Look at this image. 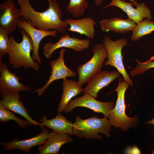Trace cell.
Wrapping results in <instances>:
<instances>
[{
	"instance_id": "1",
	"label": "cell",
	"mask_w": 154,
	"mask_h": 154,
	"mask_svg": "<svg viewBox=\"0 0 154 154\" xmlns=\"http://www.w3.org/2000/svg\"><path fill=\"white\" fill-rule=\"evenodd\" d=\"M47 0L48 7L42 12L35 10L29 0L17 1L20 7V15L27 21H29L38 29L46 31L52 29L64 33L69 25L65 20L61 19L62 12L58 2L56 0Z\"/></svg>"
},
{
	"instance_id": "2",
	"label": "cell",
	"mask_w": 154,
	"mask_h": 154,
	"mask_svg": "<svg viewBox=\"0 0 154 154\" xmlns=\"http://www.w3.org/2000/svg\"><path fill=\"white\" fill-rule=\"evenodd\" d=\"M20 32L23 37L20 42H17L12 35L10 36V51L8 54V61L15 68H20L22 67L27 69L31 68L38 71L40 64L35 62L31 56V52L33 49L32 39L24 30L21 29Z\"/></svg>"
},
{
	"instance_id": "3",
	"label": "cell",
	"mask_w": 154,
	"mask_h": 154,
	"mask_svg": "<svg viewBox=\"0 0 154 154\" xmlns=\"http://www.w3.org/2000/svg\"><path fill=\"white\" fill-rule=\"evenodd\" d=\"M112 126L109 119L105 117L99 118L94 116L82 119L78 115L76 116L75 121L73 124V135L80 138L100 140L103 138L102 136L98 134L101 133L109 138L111 136Z\"/></svg>"
},
{
	"instance_id": "4",
	"label": "cell",
	"mask_w": 154,
	"mask_h": 154,
	"mask_svg": "<svg viewBox=\"0 0 154 154\" xmlns=\"http://www.w3.org/2000/svg\"><path fill=\"white\" fill-rule=\"evenodd\" d=\"M129 85L127 82L121 78L117 87L109 93L116 92L117 97L116 105L110 111L108 118L113 127H120L121 130L125 131H127L129 128L134 126L137 121L136 116L130 117L125 114V94Z\"/></svg>"
},
{
	"instance_id": "5",
	"label": "cell",
	"mask_w": 154,
	"mask_h": 154,
	"mask_svg": "<svg viewBox=\"0 0 154 154\" xmlns=\"http://www.w3.org/2000/svg\"><path fill=\"white\" fill-rule=\"evenodd\" d=\"M103 42L107 52V60L104 62L106 66H110L116 68L122 75L123 80L132 86L133 82L127 72L123 62L122 48L128 45L127 40L125 38L113 41L108 36H105Z\"/></svg>"
},
{
	"instance_id": "6",
	"label": "cell",
	"mask_w": 154,
	"mask_h": 154,
	"mask_svg": "<svg viewBox=\"0 0 154 154\" xmlns=\"http://www.w3.org/2000/svg\"><path fill=\"white\" fill-rule=\"evenodd\" d=\"M92 51L93 54L91 59L77 68L78 76V82L81 86L88 83L101 71L104 60L107 57V52L104 44H96L93 47Z\"/></svg>"
},
{
	"instance_id": "7",
	"label": "cell",
	"mask_w": 154,
	"mask_h": 154,
	"mask_svg": "<svg viewBox=\"0 0 154 154\" xmlns=\"http://www.w3.org/2000/svg\"><path fill=\"white\" fill-rule=\"evenodd\" d=\"M114 102H100L88 94H84L80 97L71 100L68 104L64 112L67 114L76 107H86L93 110L94 112L102 113L104 117L108 118L110 111L114 107Z\"/></svg>"
},
{
	"instance_id": "8",
	"label": "cell",
	"mask_w": 154,
	"mask_h": 154,
	"mask_svg": "<svg viewBox=\"0 0 154 154\" xmlns=\"http://www.w3.org/2000/svg\"><path fill=\"white\" fill-rule=\"evenodd\" d=\"M90 43L89 39L71 37L66 33L62 35L55 43L52 42L46 43L42 48L43 54L46 58L49 59L55 50L60 48H66L72 49L76 52H79L88 48Z\"/></svg>"
},
{
	"instance_id": "9",
	"label": "cell",
	"mask_w": 154,
	"mask_h": 154,
	"mask_svg": "<svg viewBox=\"0 0 154 154\" xmlns=\"http://www.w3.org/2000/svg\"><path fill=\"white\" fill-rule=\"evenodd\" d=\"M0 93L1 96L19 92L30 91L31 88L20 82V78L12 72L7 64L0 63Z\"/></svg>"
},
{
	"instance_id": "10",
	"label": "cell",
	"mask_w": 154,
	"mask_h": 154,
	"mask_svg": "<svg viewBox=\"0 0 154 154\" xmlns=\"http://www.w3.org/2000/svg\"><path fill=\"white\" fill-rule=\"evenodd\" d=\"M65 51V49L62 48L60 50L58 58L56 60L50 61L51 74L48 80L43 87L32 93L37 92L38 96H41L54 81L60 79L63 80L67 77H73L76 75V73L68 68L64 63V55Z\"/></svg>"
},
{
	"instance_id": "11",
	"label": "cell",
	"mask_w": 154,
	"mask_h": 154,
	"mask_svg": "<svg viewBox=\"0 0 154 154\" xmlns=\"http://www.w3.org/2000/svg\"><path fill=\"white\" fill-rule=\"evenodd\" d=\"M18 27L19 29L25 30L29 35L33 46L32 58L34 60L41 64V60L38 53L39 44L41 40L46 36H56L58 32L55 30L46 31L38 29L34 27L29 21H27L22 17L19 20Z\"/></svg>"
},
{
	"instance_id": "12",
	"label": "cell",
	"mask_w": 154,
	"mask_h": 154,
	"mask_svg": "<svg viewBox=\"0 0 154 154\" xmlns=\"http://www.w3.org/2000/svg\"><path fill=\"white\" fill-rule=\"evenodd\" d=\"M132 3L126 2L120 0H112L111 3L104 6L105 9L111 6L117 7L124 11L127 15L128 18L137 24L145 18L151 20L152 16L151 11L144 3H138L136 5V8L133 7Z\"/></svg>"
},
{
	"instance_id": "13",
	"label": "cell",
	"mask_w": 154,
	"mask_h": 154,
	"mask_svg": "<svg viewBox=\"0 0 154 154\" xmlns=\"http://www.w3.org/2000/svg\"><path fill=\"white\" fill-rule=\"evenodd\" d=\"M49 133L48 130L43 128L40 133L31 138L20 140L18 138H14L9 142L1 141L0 144L4 150L18 149L24 153H28L32 147L43 145L48 138Z\"/></svg>"
},
{
	"instance_id": "14",
	"label": "cell",
	"mask_w": 154,
	"mask_h": 154,
	"mask_svg": "<svg viewBox=\"0 0 154 154\" xmlns=\"http://www.w3.org/2000/svg\"><path fill=\"white\" fill-rule=\"evenodd\" d=\"M0 27L11 34L18 26L21 17L20 11L16 7L12 0H8L0 5Z\"/></svg>"
},
{
	"instance_id": "15",
	"label": "cell",
	"mask_w": 154,
	"mask_h": 154,
	"mask_svg": "<svg viewBox=\"0 0 154 154\" xmlns=\"http://www.w3.org/2000/svg\"><path fill=\"white\" fill-rule=\"evenodd\" d=\"M120 75L116 71H101L87 83L86 86L83 89L82 92L84 94H88L95 98H97L99 91L119 78Z\"/></svg>"
},
{
	"instance_id": "16",
	"label": "cell",
	"mask_w": 154,
	"mask_h": 154,
	"mask_svg": "<svg viewBox=\"0 0 154 154\" xmlns=\"http://www.w3.org/2000/svg\"><path fill=\"white\" fill-rule=\"evenodd\" d=\"M67 133L54 131L49 132L47 139L42 145H38V154H57L64 144L72 142L73 138Z\"/></svg>"
},
{
	"instance_id": "17",
	"label": "cell",
	"mask_w": 154,
	"mask_h": 154,
	"mask_svg": "<svg viewBox=\"0 0 154 154\" xmlns=\"http://www.w3.org/2000/svg\"><path fill=\"white\" fill-rule=\"evenodd\" d=\"M1 97L2 100L0 102L8 109L23 116L35 126L39 125L42 128H44L41 123L36 121L30 117L23 102L20 100L21 96L19 92L4 95Z\"/></svg>"
},
{
	"instance_id": "18",
	"label": "cell",
	"mask_w": 154,
	"mask_h": 154,
	"mask_svg": "<svg viewBox=\"0 0 154 154\" xmlns=\"http://www.w3.org/2000/svg\"><path fill=\"white\" fill-rule=\"evenodd\" d=\"M99 23L102 31H112L120 34L132 31L136 25L133 21L129 18L124 19L118 17L104 19Z\"/></svg>"
},
{
	"instance_id": "19",
	"label": "cell",
	"mask_w": 154,
	"mask_h": 154,
	"mask_svg": "<svg viewBox=\"0 0 154 154\" xmlns=\"http://www.w3.org/2000/svg\"><path fill=\"white\" fill-rule=\"evenodd\" d=\"M42 126L51 129L53 131L61 133L73 135V124L68 120L61 112H58L56 117L51 119H48L47 115H44L40 119Z\"/></svg>"
},
{
	"instance_id": "20",
	"label": "cell",
	"mask_w": 154,
	"mask_h": 154,
	"mask_svg": "<svg viewBox=\"0 0 154 154\" xmlns=\"http://www.w3.org/2000/svg\"><path fill=\"white\" fill-rule=\"evenodd\" d=\"M65 21L70 26L67 29L69 31L85 35L91 39L94 38L95 32L94 26L96 23L92 18L86 17L78 19H68Z\"/></svg>"
},
{
	"instance_id": "21",
	"label": "cell",
	"mask_w": 154,
	"mask_h": 154,
	"mask_svg": "<svg viewBox=\"0 0 154 154\" xmlns=\"http://www.w3.org/2000/svg\"><path fill=\"white\" fill-rule=\"evenodd\" d=\"M62 84L63 92L57 109L58 112H64L71 99L80 94L83 90L78 82L66 78L63 80Z\"/></svg>"
},
{
	"instance_id": "22",
	"label": "cell",
	"mask_w": 154,
	"mask_h": 154,
	"mask_svg": "<svg viewBox=\"0 0 154 154\" xmlns=\"http://www.w3.org/2000/svg\"><path fill=\"white\" fill-rule=\"evenodd\" d=\"M153 31H154V21L146 19L136 24L132 31L131 40L137 41L142 37L150 34Z\"/></svg>"
},
{
	"instance_id": "23",
	"label": "cell",
	"mask_w": 154,
	"mask_h": 154,
	"mask_svg": "<svg viewBox=\"0 0 154 154\" xmlns=\"http://www.w3.org/2000/svg\"><path fill=\"white\" fill-rule=\"evenodd\" d=\"M104 0H95V3L97 6L100 5ZM88 5L86 0H70L66 7L68 12L76 17H80L85 13V10Z\"/></svg>"
},
{
	"instance_id": "24",
	"label": "cell",
	"mask_w": 154,
	"mask_h": 154,
	"mask_svg": "<svg viewBox=\"0 0 154 154\" xmlns=\"http://www.w3.org/2000/svg\"><path fill=\"white\" fill-rule=\"evenodd\" d=\"M10 120L16 121L18 125L21 128L33 125L26 120L21 119L15 116L14 113L5 107L0 102V121L2 123L7 122Z\"/></svg>"
},
{
	"instance_id": "25",
	"label": "cell",
	"mask_w": 154,
	"mask_h": 154,
	"mask_svg": "<svg viewBox=\"0 0 154 154\" xmlns=\"http://www.w3.org/2000/svg\"><path fill=\"white\" fill-rule=\"evenodd\" d=\"M7 31L0 27V63L4 56L10 51V42Z\"/></svg>"
},
{
	"instance_id": "26",
	"label": "cell",
	"mask_w": 154,
	"mask_h": 154,
	"mask_svg": "<svg viewBox=\"0 0 154 154\" xmlns=\"http://www.w3.org/2000/svg\"><path fill=\"white\" fill-rule=\"evenodd\" d=\"M136 60L137 64L130 71L129 74L131 76L141 75L150 68H154V56L144 62H141L137 60Z\"/></svg>"
},
{
	"instance_id": "27",
	"label": "cell",
	"mask_w": 154,
	"mask_h": 154,
	"mask_svg": "<svg viewBox=\"0 0 154 154\" xmlns=\"http://www.w3.org/2000/svg\"><path fill=\"white\" fill-rule=\"evenodd\" d=\"M125 153L127 154H140L141 152L139 148L135 145L132 147L127 148L125 150Z\"/></svg>"
},
{
	"instance_id": "28",
	"label": "cell",
	"mask_w": 154,
	"mask_h": 154,
	"mask_svg": "<svg viewBox=\"0 0 154 154\" xmlns=\"http://www.w3.org/2000/svg\"><path fill=\"white\" fill-rule=\"evenodd\" d=\"M146 123L148 124H152L154 125V117L153 119L149 120L145 122ZM154 136V131L153 132Z\"/></svg>"
},
{
	"instance_id": "29",
	"label": "cell",
	"mask_w": 154,
	"mask_h": 154,
	"mask_svg": "<svg viewBox=\"0 0 154 154\" xmlns=\"http://www.w3.org/2000/svg\"><path fill=\"white\" fill-rule=\"evenodd\" d=\"M121 1H125V0H120ZM131 1V3H133L134 4V6H135L136 5H137L138 3L137 1L135 0H129Z\"/></svg>"
},
{
	"instance_id": "30",
	"label": "cell",
	"mask_w": 154,
	"mask_h": 154,
	"mask_svg": "<svg viewBox=\"0 0 154 154\" xmlns=\"http://www.w3.org/2000/svg\"><path fill=\"white\" fill-rule=\"evenodd\" d=\"M18 0H17V1H18Z\"/></svg>"
}]
</instances>
